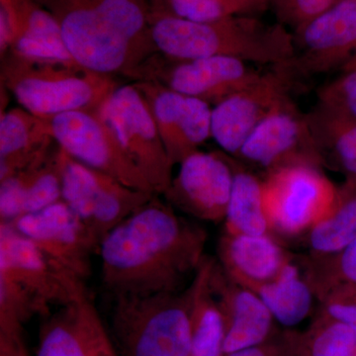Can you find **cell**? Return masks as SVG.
<instances>
[{
	"label": "cell",
	"instance_id": "5b68a950",
	"mask_svg": "<svg viewBox=\"0 0 356 356\" xmlns=\"http://www.w3.org/2000/svg\"><path fill=\"white\" fill-rule=\"evenodd\" d=\"M58 20L63 40L77 65L113 76H130L149 58L95 6L92 0H35Z\"/></svg>",
	"mask_w": 356,
	"mask_h": 356
},
{
	"label": "cell",
	"instance_id": "30bf717a",
	"mask_svg": "<svg viewBox=\"0 0 356 356\" xmlns=\"http://www.w3.org/2000/svg\"><path fill=\"white\" fill-rule=\"evenodd\" d=\"M261 72L252 64L235 58L173 60L156 53L134 70L129 77L163 84L215 106L254 83Z\"/></svg>",
	"mask_w": 356,
	"mask_h": 356
},
{
	"label": "cell",
	"instance_id": "7c38bea8",
	"mask_svg": "<svg viewBox=\"0 0 356 356\" xmlns=\"http://www.w3.org/2000/svg\"><path fill=\"white\" fill-rule=\"evenodd\" d=\"M292 34L299 76L356 69V0H339Z\"/></svg>",
	"mask_w": 356,
	"mask_h": 356
},
{
	"label": "cell",
	"instance_id": "4fadbf2b",
	"mask_svg": "<svg viewBox=\"0 0 356 356\" xmlns=\"http://www.w3.org/2000/svg\"><path fill=\"white\" fill-rule=\"evenodd\" d=\"M236 158L271 172L292 163L322 168L308 113H303L291 96L281 100L250 133Z\"/></svg>",
	"mask_w": 356,
	"mask_h": 356
},
{
	"label": "cell",
	"instance_id": "3957f363",
	"mask_svg": "<svg viewBox=\"0 0 356 356\" xmlns=\"http://www.w3.org/2000/svg\"><path fill=\"white\" fill-rule=\"evenodd\" d=\"M1 83L22 108L48 119L74 111H98L119 86L114 77L76 64L1 56Z\"/></svg>",
	"mask_w": 356,
	"mask_h": 356
},
{
	"label": "cell",
	"instance_id": "8992f818",
	"mask_svg": "<svg viewBox=\"0 0 356 356\" xmlns=\"http://www.w3.org/2000/svg\"><path fill=\"white\" fill-rule=\"evenodd\" d=\"M0 282L24 300L35 315L76 303L88 294L86 282L51 259L10 222H0Z\"/></svg>",
	"mask_w": 356,
	"mask_h": 356
},
{
	"label": "cell",
	"instance_id": "ac0fdd59",
	"mask_svg": "<svg viewBox=\"0 0 356 356\" xmlns=\"http://www.w3.org/2000/svg\"><path fill=\"white\" fill-rule=\"evenodd\" d=\"M210 281L224 318L225 355L257 346L277 334L275 320L261 297L229 278L215 259Z\"/></svg>",
	"mask_w": 356,
	"mask_h": 356
},
{
	"label": "cell",
	"instance_id": "cb8c5ba5",
	"mask_svg": "<svg viewBox=\"0 0 356 356\" xmlns=\"http://www.w3.org/2000/svg\"><path fill=\"white\" fill-rule=\"evenodd\" d=\"M312 133L323 166L346 177L356 184V120L316 105L308 113Z\"/></svg>",
	"mask_w": 356,
	"mask_h": 356
},
{
	"label": "cell",
	"instance_id": "9c48e42d",
	"mask_svg": "<svg viewBox=\"0 0 356 356\" xmlns=\"http://www.w3.org/2000/svg\"><path fill=\"white\" fill-rule=\"evenodd\" d=\"M98 114L156 195L172 180L173 165L146 100L135 84L118 86Z\"/></svg>",
	"mask_w": 356,
	"mask_h": 356
},
{
	"label": "cell",
	"instance_id": "74e56055",
	"mask_svg": "<svg viewBox=\"0 0 356 356\" xmlns=\"http://www.w3.org/2000/svg\"><path fill=\"white\" fill-rule=\"evenodd\" d=\"M353 356H356V351L355 353H353Z\"/></svg>",
	"mask_w": 356,
	"mask_h": 356
},
{
	"label": "cell",
	"instance_id": "6da1fadb",
	"mask_svg": "<svg viewBox=\"0 0 356 356\" xmlns=\"http://www.w3.org/2000/svg\"><path fill=\"white\" fill-rule=\"evenodd\" d=\"M207 233L156 196L99 245L102 278L114 297L181 291L205 259Z\"/></svg>",
	"mask_w": 356,
	"mask_h": 356
},
{
	"label": "cell",
	"instance_id": "8fae6325",
	"mask_svg": "<svg viewBox=\"0 0 356 356\" xmlns=\"http://www.w3.org/2000/svg\"><path fill=\"white\" fill-rule=\"evenodd\" d=\"M46 120L53 139L72 158L129 187L156 194L98 111L67 112Z\"/></svg>",
	"mask_w": 356,
	"mask_h": 356
},
{
	"label": "cell",
	"instance_id": "277c9868",
	"mask_svg": "<svg viewBox=\"0 0 356 356\" xmlns=\"http://www.w3.org/2000/svg\"><path fill=\"white\" fill-rule=\"evenodd\" d=\"M112 341L119 356H189L191 289L114 297Z\"/></svg>",
	"mask_w": 356,
	"mask_h": 356
},
{
	"label": "cell",
	"instance_id": "f1b7e54d",
	"mask_svg": "<svg viewBox=\"0 0 356 356\" xmlns=\"http://www.w3.org/2000/svg\"><path fill=\"white\" fill-rule=\"evenodd\" d=\"M149 9L151 15L172 16L202 22L245 15L238 0H149Z\"/></svg>",
	"mask_w": 356,
	"mask_h": 356
},
{
	"label": "cell",
	"instance_id": "836d02e7",
	"mask_svg": "<svg viewBox=\"0 0 356 356\" xmlns=\"http://www.w3.org/2000/svg\"><path fill=\"white\" fill-rule=\"evenodd\" d=\"M299 334L288 331L276 334L268 341L224 356H297Z\"/></svg>",
	"mask_w": 356,
	"mask_h": 356
},
{
	"label": "cell",
	"instance_id": "83f0119b",
	"mask_svg": "<svg viewBox=\"0 0 356 356\" xmlns=\"http://www.w3.org/2000/svg\"><path fill=\"white\" fill-rule=\"evenodd\" d=\"M355 351V332L322 312L299 334L297 356H353Z\"/></svg>",
	"mask_w": 356,
	"mask_h": 356
},
{
	"label": "cell",
	"instance_id": "7a4b0ae2",
	"mask_svg": "<svg viewBox=\"0 0 356 356\" xmlns=\"http://www.w3.org/2000/svg\"><path fill=\"white\" fill-rule=\"evenodd\" d=\"M149 23L156 51L173 60L229 57L276 65L294 57L292 32L278 22H264L259 16L234 15L202 22L151 15Z\"/></svg>",
	"mask_w": 356,
	"mask_h": 356
},
{
	"label": "cell",
	"instance_id": "d4e9b609",
	"mask_svg": "<svg viewBox=\"0 0 356 356\" xmlns=\"http://www.w3.org/2000/svg\"><path fill=\"white\" fill-rule=\"evenodd\" d=\"M278 324L293 327L301 324L313 308L314 293L306 275L290 261L270 282L257 292Z\"/></svg>",
	"mask_w": 356,
	"mask_h": 356
},
{
	"label": "cell",
	"instance_id": "7402d4cb",
	"mask_svg": "<svg viewBox=\"0 0 356 356\" xmlns=\"http://www.w3.org/2000/svg\"><path fill=\"white\" fill-rule=\"evenodd\" d=\"M56 144L46 119L22 108L1 112L0 180L46 158Z\"/></svg>",
	"mask_w": 356,
	"mask_h": 356
},
{
	"label": "cell",
	"instance_id": "8d00e7d4",
	"mask_svg": "<svg viewBox=\"0 0 356 356\" xmlns=\"http://www.w3.org/2000/svg\"><path fill=\"white\" fill-rule=\"evenodd\" d=\"M96 356H119L115 350L113 341H112L111 337L107 339V341L103 343L102 348L98 351Z\"/></svg>",
	"mask_w": 356,
	"mask_h": 356
},
{
	"label": "cell",
	"instance_id": "5bb4252c",
	"mask_svg": "<svg viewBox=\"0 0 356 356\" xmlns=\"http://www.w3.org/2000/svg\"><path fill=\"white\" fill-rule=\"evenodd\" d=\"M299 76L291 64L273 65L247 88L212 108V138L236 156L250 133L281 100L291 96Z\"/></svg>",
	"mask_w": 356,
	"mask_h": 356
},
{
	"label": "cell",
	"instance_id": "d6a6232c",
	"mask_svg": "<svg viewBox=\"0 0 356 356\" xmlns=\"http://www.w3.org/2000/svg\"><path fill=\"white\" fill-rule=\"evenodd\" d=\"M322 313L350 327L356 334V285L336 283L318 295Z\"/></svg>",
	"mask_w": 356,
	"mask_h": 356
},
{
	"label": "cell",
	"instance_id": "ffe728a7",
	"mask_svg": "<svg viewBox=\"0 0 356 356\" xmlns=\"http://www.w3.org/2000/svg\"><path fill=\"white\" fill-rule=\"evenodd\" d=\"M220 266L238 284L257 292L291 261L271 234L261 236L222 234L218 245Z\"/></svg>",
	"mask_w": 356,
	"mask_h": 356
},
{
	"label": "cell",
	"instance_id": "ba28073f",
	"mask_svg": "<svg viewBox=\"0 0 356 356\" xmlns=\"http://www.w3.org/2000/svg\"><path fill=\"white\" fill-rule=\"evenodd\" d=\"M58 159L62 200L83 222L99 245L112 229L159 196L129 187L106 173L89 168L60 147Z\"/></svg>",
	"mask_w": 356,
	"mask_h": 356
},
{
	"label": "cell",
	"instance_id": "f546056e",
	"mask_svg": "<svg viewBox=\"0 0 356 356\" xmlns=\"http://www.w3.org/2000/svg\"><path fill=\"white\" fill-rule=\"evenodd\" d=\"M315 257L324 264H318L317 273L307 275L315 295L336 283L356 285V241L339 254Z\"/></svg>",
	"mask_w": 356,
	"mask_h": 356
},
{
	"label": "cell",
	"instance_id": "44dd1931",
	"mask_svg": "<svg viewBox=\"0 0 356 356\" xmlns=\"http://www.w3.org/2000/svg\"><path fill=\"white\" fill-rule=\"evenodd\" d=\"M57 147L13 177L0 180V222H11L62 200V172Z\"/></svg>",
	"mask_w": 356,
	"mask_h": 356
},
{
	"label": "cell",
	"instance_id": "e575fe53",
	"mask_svg": "<svg viewBox=\"0 0 356 356\" xmlns=\"http://www.w3.org/2000/svg\"><path fill=\"white\" fill-rule=\"evenodd\" d=\"M0 356H29L22 332H0Z\"/></svg>",
	"mask_w": 356,
	"mask_h": 356
},
{
	"label": "cell",
	"instance_id": "1f68e13d",
	"mask_svg": "<svg viewBox=\"0 0 356 356\" xmlns=\"http://www.w3.org/2000/svg\"><path fill=\"white\" fill-rule=\"evenodd\" d=\"M339 0H270L276 22L290 31L298 29L334 6Z\"/></svg>",
	"mask_w": 356,
	"mask_h": 356
},
{
	"label": "cell",
	"instance_id": "52a82bcc",
	"mask_svg": "<svg viewBox=\"0 0 356 356\" xmlns=\"http://www.w3.org/2000/svg\"><path fill=\"white\" fill-rule=\"evenodd\" d=\"M262 182L271 233L288 238L308 234L339 196V187L311 163L281 166L267 172Z\"/></svg>",
	"mask_w": 356,
	"mask_h": 356
},
{
	"label": "cell",
	"instance_id": "2e32d148",
	"mask_svg": "<svg viewBox=\"0 0 356 356\" xmlns=\"http://www.w3.org/2000/svg\"><path fill=\"white\" fill-rule=\"evenodd\" d=\"M146 100L172 165L199 151L212 138L209 103L189 97L153 81H136Z\"/></svg>",
	"mask_w": 356,
	"mask_h": 356
},
{
	"label": "cell",
	"instance_id": "9a60e30c",
	"mask_svg": "<svg viewBox=\"0 0 356 356\" xmlns=\"http://www.w3.org/2000/svg\"><path fill=\"white\" fill-rule=\"evenodd\" d=\"M177 177L163 194L173 209L208 222H224L235 168L221 152L195 153L179 163Z\"/></svg>",
	"mask_w": 356,
	"mask_h": 356
},
{
	"label": "cell",
	"instance_id": "d6986e66",
	"mask_svg": "<svg viewBox=\"0 0 356 356\" xmlns=\"http://www.w3.org/2000/svg\"><path fill=\"white\" fill-rule=\"evenodd\" d=\"M109 337L88 293L47 318L37 356H96Z\"/></svg>",
	"mask_w": 356,
	"mask_h": 356
},
{
	"label": "cell",
	"instance_id": "4dcf8cb0",
	"mask_svg": "<svg viewBox=\"0 0 356 356\" xmlns=\"http://www.w3.org/2000/svg\"><path fill=\"white\" fill-rule=\"evenodd\" d=\"M318 106L356 120V69L341 72L318 88Z\"/></svg>",
	"mask_w": 356,
	"mask_h": 356
},
{
	"label": "cell",
	"instance_id": "484cf974",
	"mask_svg": "<svg viewBox=\"0 0 356 356\" xmlns=\"http://www.w3.org/2000/svg\"><path fill=\"white\" fill-rule=\"evenodd\" d=\"M224 222V233L229 235L271 234L261 178L254 173L235 168L233 188Z\"/></svg>",
	"mask_w": 356,
	"mask_h": 356
},
{
	"label": "cell",
	"instance_id": "603a6c76",
	"mask_svg": "<svg viewBox=\"0 0 356 356\" xmlns=\"http://www.w3.org/2000/svg\"><path fill=\"white\" fill-rule=\"evenodd\" d=\"M214 259L206 257L192 280L191 289V348L189 356H224V318L212 286Z\"/></svg>",
	"mask_w": 356,
	"mask_h": 356
},
{
	"label": "cell",
	"instance_id": "e0dca14e",
	"mask_svg": "<svg viewBox=\"0 0 356 356\" xmlns=\"http://www.w3.org/2000/svg\"><path fill=\"white\" fill-rule=\"evenodd\" d=\"M51 259L86 282L91 273V257L99 250L83 222L65 201L11 222Z\"/></svg>",
	"mask_w": 356,
	"mask_h": 356
},
{
	"label": "cell",
	"instance_id": "d590c367",
	"mask_svg": "<svg viewBox=\"0 0 356 356\" xmlns=\"http://www.w3.org/2000/svg\"><path fill=\"white\" fill-rule=\"evenodd\" d=\"M245 15L259 16L270 9V0H238Z\"/></svg>",
	"mask_w": 356,
	"mask_h": 356
},
{
	"label": "cell",
	"instance_id": "4316f807",
	"mask_svg": "<svg viewBox=\"0 0 356 356\" xmlns=\"http://www.w3.org/2000/svg\"><path fill=\"white\" fill-rule=\"evenodd\" d=\"M314 257H331L356 241V184L339 186L336 205L308 232Z\"/></svg>",
	"mask_w": 356,
	"mask_h": 356
}]
</instances>
